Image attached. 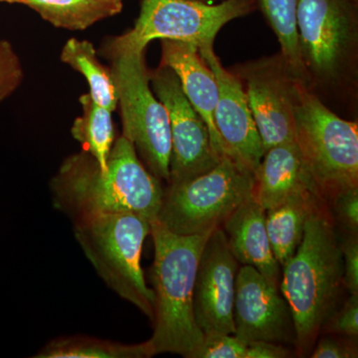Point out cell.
I'll return each instance as SVG.
<instances>
[{"label":"cell","instance_id":"obj_1","mask_svg":"<svg viewBox=\"0 0 358 358\" xmlns=\"http://www.w3.org/2000/svg\"><path fill=\"white\" fill-rule=\"evenodd\" d=\"M56 209L73 221L107 213H133L157 220L164 189L145 169L133 143L122 136L113 145L107 167L86 152L68 157L50 182Z\"/></svg>","mask_w":358,"mask_h":358},{"label":"cell","instance_id":"obj_2","mask_svg":"<svg viewBox=\"0 0 358 358\" xmlns=\"http://www.w3.org/2000/svg\"><path fill=\"white\" fill-rule=\"evenodd\" d=\"M326 203L322 200L310 212L300 246L282 267L281 292L303 353L312 350L343 287L341 245Z\"/></svg>","mask_w":358,"mask_h":358},{"label":"cell","instance_id":"obj_3","mask_svg":"<svg viewBox=\"0 0 358 358\" xmlns=\"http://www.w3.org/2000/svg\"><path fill=\"white\" fill-rule=\"evenodd\" d=\"M212 232L178 235L157 220L150 223L155 313L154 334L148 343L155 355L173 353L192 358L203 343L204 334L193 313V289L200 256Z\"/></svg>","mask_w":358,"mask_h":358},{"label":"cell","instance_id":"obj_4","mask_svg":"<svg viewBox=\"0 0 358 358\" xmlns=\"http://www.w3.org/2000/svg\"><path fill=\"white\" fill-rule=\"evenodd\" d=\"M294 143L320 196L329 202L358 186V124L341 119L308 89L294 82Z\"/></svg>","mask_w":358,"mask_h":358},{"label":"cell","instance_id":"obj_5","mask_svg":"<svg viewBox=\"0 0 358 358\" xmlns=\"http://www.w3.org/2000/svg\"><path fill=\"white\" fill-rule=\"evenodd\" d=\"M75 238L103 281L152 320L155 293L145 282L141 250L150 222L133 213H107L74 221Z\"/></svg>","mask_w":358,"mask_h":358},{"label":"cell","instance_id":"obj_6","mask_svg":"<svg viewBox=\"0 0 358 358\" xmlns=\"http://www.w3.org/2000/svg\"><path fill=\"white\" fill-rule=\"evenodd\" d=\"M113 79L122 113V136L133 143L148 171L169 180L171 133L164 103L150 88L145 49L108 42Z\"/></svg>","mask_w":358,"mask_h":358},{"label":"cell","instance_id":"obj_7","mask_svg":"<svg viewBox=\"0 0 358 358\" xmlns=\"http://www.w3.org/2000/svg\"><path fill=\"white\" fill-rule=\"evenodd\" d=\"M254 183V174L226 155L207 173L169 185L157 220L178 235L212 232L253 194Z\"/></svg>","mask_w":358,"mask_h":358},{"label":"cell","instance_id":"obj_8","mask_svg":"<svg viewBox=\"0 0 358 358\" xmlns=\"http://www.w3.org/2000/svg\"><path fill=\"white\" fill-rule=\"evenodd\" d=\"M296 21L306 81L338 83L357 48V0H298Z\"/></svg>","mask_w":358,"mask_h":358},{"label":"cell","instance_id":"obj_9","mask_svg":"<svg viewBox=\"0 0 358 358\" xmlns=\"http://www.w3.org/2000/svg\"><path fill=\"white\" fill-rule=\"evenodd\" d=\"M257 7V0H223L218 4L195 0H141L133 29L112 40L145 49L152 40H176L201 50L213 47L223 26L248 15Z\"/></svg>","mask_w":358,"mask_h":358},{"label":"cell","instance_id":"obj_10","mask_svg":"<svg viewBox=\"0 0 358 358\" xmlns=\"http://www.w3.org/2000/svg\"><path fill=\"white\" fill-rule=\"evenodd\" d=\"M150 83L166 107L171 124V157L167 183L196 178L217 166L221 159L212 147L208 129L186 98L176 73L159 65L150 72Z\"/></svg>","mask_w":358,"mask_h":358},{"label":"cell","instance_id":"obj_11","mask_svg":"<svg viewBox=\"0 0 358 358\" xmlns=\"http://www.w3.org/2000/svg\"><path fill=\"white\" fill-rule=\"evenodd\" d=\"M249 107L264 152L294 141V82L281 54L246 66L242 71Z\"/></svg>","mask_w":358,"mask_h":358},{"label":"cell","instance_id":"obj_12","mask_svg":"<svg viewBox=\"0 0 358 358\" xmlns=\"http://www.w3.org/2000/svg\"><path fill=\"white\" fill-rule=\"evenodd\" d=\"M238 264L222 228L214 230L200 256L193 289V313L204 336L235 333Z\"/></svg>","mask_w":358,"mask_h":358},{"label":"cell","instance_id":"obj_13","mask_svg":"<svg viewBox=\"0 0 358 358\" xmlns=\"http://www.w3.org/2000/svg\"><path fill=\"white\" fill-rule=\"evenodd\" d=\"M235 336L242 341L296 343L293 315L279 288L252 266L238 270L234 312Z\"/></svg>","mask_w":358,"mask_h":358},{"label":"cell","instance_id":"obj_14","mask_svg":"<svg viewBox=\"0 0 358 358\" xmlns=\"http://www.w3.org/2000/svg\"><path fill=\"white\" fill-rule=\"evenodd\" d=\"M199 52L217 82L218 101L214 120L226 155L255 176L265 152L243 82L223 67L213 47Z\"/></svg>","mask_w":358,"mask_h":358},{"label":"cell","instance_id":"obj_15","mask_svg":"<svg viewBox=\"0 0 358 358\" xmlns=\"http://www.w3.org/2000/svg\"><path fill=\"white\" fill-rule=\"evenodd\" d=\"M160 65L171 68L180 82L183 93L208 129L212 147L220 159L226 157L222 140L215 127L218 86L213 72L193 44L162 40Z\"/></svg>","mask_w":358,"mask_h":358},{"label":"cell","instance_id":"obj_16","mask_svg":"<svg viewBox=\"0 0 358 358\" xmlns=\"http://www.w3.org/2000/svg\"><path fill=\"white\" fill-rule=\"evenodd\" d=\"M221 228L237 262L255 268L279 288L281 266L275 260L268 240L266 211L253 194L237 207Z\"/></svg>","mask_w":358,"mask_h":358},{"label":"cell","instance_id":"obj_17","mask_svg":"<svg viewBox=\"0 0 358 358\" xmlns=\"http://www.w3.org/2000/svg\"><path fill=\"white\" fill-rule=\"evenodd\" d=\"M254 178L253 196L265 211L299 193L319 194L294 141L266 150Z\"/></svg>","mask_w":358,"mask_h":358},{"label":"cell","instance_id":"obj_18","mask_svg":"<svg viewBox=\"0 0 358 358\" xmlns=\"http://www.w3.org/2000/svg\"><path fill=\"white\" fill-rule=\"evenodd\" d=\"M322 200L315 192L299 193L280 206L266 211L268 240L281 267L286 265L300 246L308 215Z\"/></svg>","mask_w":358,"mask_h":358},{"label":"cell","instance_id":"obj_19","mask_svg":"<svg viewBox=\"0 0 358 358\" xmlns=\"http://www.w3.org/2000/svg\"><path fill=\"white\" fill-rule=\"evenodd\" d=\"M23 4L58 28L84 30L98 21L117 15L124 3L109 0H4Z\"/></svg>","mask_w":358,"mask_h":358},{"label":"cell","instance_id":"obj_20","mask_svg":"<svg viewBox=\"0 0 358 358\" xmlns=\"http://www.w3.org/2000/svg\"><path fill=\"white\" fill-rule=\"evenodd\" d=\"M61 61L86 78L89 94L96 103L110 112L117 109V90L112 73L100 62L91 42L77 38L68 40L61 52Z\"/></svg>","mask_w":358,"mask_h":358},{"label":"cell","instance_id":"obj_21","mask_svg":"<svg viewBox=\"0 0 358 358\" xmlns=\"http://www.w3.org/2000/svg\"><path fill=\"white\" fill-rule=\"evenodd\" d=\"M80 103L83 114L73 122L71 134L81 143L84 152L105 169L115 141L112 112L96 103L90 94L80 96Z\"/></svg>","mask_w":358,"mask_h":358},{"label":"cell","instance_id":"obj_22","mask_svg":"<svg viewBox=\"0 0 358 358\" xmlns=\"http://www.w3.org/2000/svg\"><path fill=\"white\" fill-rule=\"evenodd\" d=\"M154 352L147 341L138 345H124L85 336H67L50 341L37 358H148Z\"/></svg>","mask_w":358,"mask_h":358},{"label":"cell","instance_id":"obj_23","mask_svg":"<svg viewBox=\"0 0 358 358\" xmlns=\"http://www.w3.org/2000/svg\"><path fill=\"white\" fill-rule=\"evenodd\" d=\"M258 7L267 20L281 45V55L294 76L306 81V73L299 50L296 32L298 0H257Z\"/></svg>","mask_w":358,"mask_h":358},{"label":"cell","instance_id":"obj_24","mask_svg":"<svg viewBox=\"0 0 358 358\" xmlns=\"http://www.w3.org/2000/svg\"><path fill=\"white\" fill-rule=\"evenodd\" d=\"M248 345L235 334H212L204 336L192 358H247Z\"/></svg>","mask_w":358,"mask_h":358},{"label":"cell","instance_id":"obj_25","mask_svg":"<svg viewBox=\"0 0 358 358\" xmlns=\"http://www.w3.org/2000/svg\"><path fill=\"white\" fill-rule=\"evenodd\" d=\"M22 79V66L13 45L0 40V103L13 95Z\"/></svg>","mask_w":358,"mask_h":358},{"label":"cell","instance_id":"obj_26","mask_svg":"<svg viewBox=\"0 0 358 358\" xmlns=\"http://www.w3.org/2000/svg\"><path fill=\"white\" fill-rule=\"evenodd\" d=\"M333 220L336 221L348 234H357L358 230V186L338 193L329 200Z\"/></svg>","mask_w":358,"mask_h":358},{"label":"cell","instance_id":"obj_27","mask_svg":"<svg viewBox=\"0 0 358 358\" xmlns=\"http://www.w3.org/2000/svg\"><path fill=\"white\" fill-rule=\"evenodd\" d=\"M327 333L357 339L358 336V294H350V298L338 312L329 315L324 324Z\"/></svg>","mask_w":358,"mask_h":358},{"label":"cell","instance_id":"obj_28","mask_svg":"<svg viewBox=\"0 0 358 358\" xmlns=\"http://www.w3.org/2000/svg\"><path fill=\"white\" fill-rule=\"evenodd\" d=\"M341 245L343 266V287L350 294H358L357 234H348Z\"/></svg>","mask_w":358,"mask_h":358},{"label":"cell","instance_id":"obj_29","mask_svg":"<svg viewBox=\"0 0 358 358\" xmlns=\"http://www.w3.org/2000/svg\"><path fill=\"white\" fill-rule=\"evenodd\" d=\"M320 339L310 357L313 358H353L357 357V348L353 341L339 338L336 334Z\"/></svg>","mask_w":358,"mask_h":358},{"label":"cell","instance_id":"obj_30","mask_svg":"<svg viewBox=\"0 0 358 358\" xmlns=\"http://www.w3.org/2000/svg\"><path fill=\"white\" fill-rule=\"evenodd\" d=\"M291 352L282 345L268 341H249L247 358H286Z\"/></svg>","mask_w":358,"mask_h":358},{"label":"cell","instance_id":"obj_31","mask_svg":"<svg viewBox=\"0 0 358 358\" xmlns=\"http://www.w3.org/2000/svg\"><path fill=\"white\" fill-rule=\"evenodd\" d=\"M195 1L204 2V3H206V2L215 1V0H195ZM221 1H223V0H221Z\"/></svg>","mask_w":358,"mask_h":358},{"label":"cell","instance_id":"obj_32","mask_svg":"<svg viewBox=\"0 0 358 358\" xmlns=\"http://www.w3.org/2000/svg\"><path fill=\"white\" fill-rule=\"evenodd\" d=\"M109 1H113V2H122V3H124V0H109Z\"/></svg>","mask_w":358,"mask_h":358},{"label":"cell","instance_id":"obj_33","mask_svg":"<svg viewBox=\"0 0 358 358\" xmlns=\"http://www.w3.org/2000/svg\"><path fill=\"white\" fill-rule=\"evenodd\" d=\"M3 1H4V0H0V2H3Z\"/></svg>","mask_w":358,"mask_h":358}]
</instances>
